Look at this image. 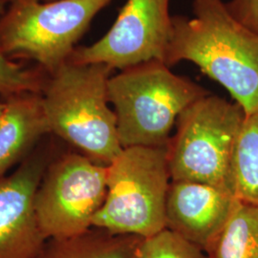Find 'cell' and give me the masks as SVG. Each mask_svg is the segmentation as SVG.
<instances>
[{
  "label": "cell",
  "mask_w": 258,
  "mask_h": 258,
  "mask_svg": "<svg viewBox=\"0 0 258 258\" xmlns=\"http://www.w3.org/2000/svg\"><path fill=\"white\" fill-rule=\"evenodd\" d=\"M107 166L82 153L51 160L37 187L34 209L47 240L64 239L93 228L106 196Z\"/></svg>",
  "instance_id": "7"
},
{
  "label": "cell",
  "mask_w": 258,
  "mask_h": 258,
  "mask_svg": "<svg viewBox=\"0 0 258 258\" xmlns=\"http://www.w3.org/2000/svg\"><path fill=\"white\" fill-rule=\"evenodd\" d=\"M41 1H54V0H41Z\"/></svg>",
  "instance_id": "19"
},
{
  "label": "cell",
  "mask_w": 258,
  "mask_h": 258,
  "mask_svg": "<svg viewBox=\"0 0 258 258\" xmlns=\"http://www.w3.org/2000/svg\"><path fill=\"white\" fill-rule=\"evenodd\" d=\"M112 71L104 64L68 60L47 75L40 93L50 133L103 166L122 150L108 99Z\"/></svg>",
  "instance_id": "2"
},
{
  "label": "cell",
  "mask_w": 258,
  "mask_h": 258,
  "mask_svg": "<svg viewBox=\"0 0 258 258\" xmlns=\"http://www.w3.org/2000/svg\"><path fill=\"white\" fill-rule=\"evenodd\" d=\"M170 183L166 148H122L107 166L106 196L93 228L141 238L163 231Z\"/></svg>",
  "instance_id": "5"
},
{
  "label": "cell",
  "mask_w": 258,
  "mask_h": 258,
  "mask_svg": "<svg viewBox=\"0 0 258 258\" xmlns=\"http://www.w3.org/2000/svg\"><path fill=\"white\" fill-rule=\"evenodd\" d=\"M245 116L236 102L211 94L189 105L166 145L171 181L231 188V161Z\"/></svg>",
  "instance_id": "6"
},
{
  "label": "cell",
  "mask_w": 258,
  "mask_h": 258,
  "mask_svg": "<svg viewBox=\"0 0 258 258\" xmlns=\"http://www.w3.org/2000/svg\"><path fill=\"white\" fill-rule=\"evenodd\" d=\"M141 240L91 228L73 237L47 240L37 258H136Z\"/></svg>",
  "instance_id": "12"
},
{
  "label": "cell",
  "mask_w": 258,
  "mask_h": 258,
  "mask_svg": "<svg viewBox=\"0 0 258 258\" xmlns=\"http://www.w3.org/2000/svg\"><path fill=\"white\" fill-rule=\"evenodd\" d=\"M209 94L159 59L111 76L108 99L116 114L121 147L166 148L179 116Z\"/></svg>",
  "instance_id": "3"
},
{
  "label": "cell",
  "mask_w": 258,
  "mask_h": 258,
  "mask_svg": "<svg viewBox=\"0 0 258 258\" xmlns=\"http://www.w3.org/2000/svg\"><path fill=\"white\" fill-rule=\"evenodd\" d=\"M192 18L173 17L165 62L196 65L230 93L246 115L258 112V35L223 0H192Z\"/></svg>",
  "instance_id": "1"
},
{
  "label": "cell",
  "mask_w": 258,
  "mask_h": 258,
  "mask_svg": "<svg viewBox=\"0 0 258 258\" xmlns=\"http://www.w3.org/2000/svg\"><path fill=\"white\" fill-rule=\"evenodd\" d=\"M47 148L32 152L10 175L0 177V258H37L47 239L34 198L50 164Z\"/></svg>",
  "instance_id": "9"
},
{
  "label": "cell",
  "mask_w": 258,
  "mask_h": 258,
  "mask_svg": "<svg viewBox=\"0 0 258 258\" xmlns=\"http://www.w3.org/2000/svg\"><path fill=\"white\" fill-rule=\"evenodd\" d=\"M113 0H9L0 16V52L35 61L47 75L67 62L95 17Z\"/></svg>",
  "instance_id": "4"
},
{
  "label": "cell",
  "mask_w": 258,
  "mask_h": 258,
  "mask_svg": "<svg viewBox=\"0 0 258 258\" xmlns=\"http://www.w3.org/2000/svg\"><path fill=\"white\" fill-rule=\"evenodd\" d=\"M230 185L243 203L258 206V112L246 115L235 143Z\"/></svg>",
  "instance_id": "14"
},
{
  "label": "cell",
  "mask_w": 258,
  "mask_h": 258,
  "mask_svg": "<svg viewBox=\"0 0 258 258\" xmlns=\"http://www.w3.org/2000/svg\"><path fill=\"white\" fill-rule=\"evenodd\" d=\"M50 133L40 93L5 99L0 117V177L32 154L38 141Z\"/></svg>",
  "instance_id": "11"
},
{
  "label": "cell",
  "mask_w": 258,
  "mask_h": 258,
  "mask_svg": "<svg viewBox=\"0 0 258 258\" xmlns=\"http://www.w3.org/2000/svg\"><path fill=\"white\" fill-rule=\"evenodd\" d=\"M170 0H127L109 31L88 46L77 47L69 60L123 70L152 59L165 62L173 17Z\"/></svg>",
  "instance_id": "8"
},
{
  "label": "cell",
  "mask_w": 258,
  "mask_h": 258,
  "mask_svg": "<svg viewBox=\"0 0 258 258\" xmlns=\"http://www.w3.org/2000/svg\"><path fill=\"white\" fill-rule=\"evenodd\" d=\"M4 108H5V102H0V117H1L2 114H3Z\"/></svg>",
  "instance_id": "18"
},
{
  "label": "cell",
  "mask_w": 258,
  "mask_h": 258,
  "mask_svg": "<svg viewBox=\"0 0 258 258\" xmlns=\"http://www.w3.org/2000/svg\"><path fill=\"white\" fill-rule=\"evenodd\" d=\"M9 0H0V16ZM47 74L41 69H29L0 52V95L7 99L23 93H41Z\"/></svg>",
  "instance_id": "15"
},
{
  "label": "cell",
  "mask_w": 258,
  "mask_h": 258,
  "mask_svg": "<svg viewBox=\"0 0 258 258\" xmlns=\"http://www.w3.org/2000/svg\"><path fill=\"white\" fill-rule=\"evenodd\" d=\"M205 251L207 258H258V206L238 200L227 225Z\"/></svg>",
  "instance_id": "13"
},
{
  "label": "cell",
  "mask_w": 258,
  "mask_h": 258,
  "mask_svg": "<svg viewBox=\"0 0 258 258\" xmlns=\"http://www.w3.org/2000/svg\"><path fill=\"white\" fill-rule=\"evenodd\" d=\"M226 6L232 17L258 35V0H230Z\"/></svg>",
  "instance_id": "17"
},
{
  "label": "cell",
  "mask_w": 258,
  "mask_h": 258,
  "mask_svg": "<svg viewBox=\"0 0 258 258\" xmlns=\"http://www.w3.org/2000/svg\"><path fill=\"white\" fill-rule=\"evenodd\" d=\"M238 199L231 188L171 181L166 207V228L206 250L231 218Z\"/></svg>",
  "instance_id": "10"
},
{
  "label": "cell",
  "mask_w": 258,
  "mask_h": 258,
  "mask_svg": "<svg viewBox=\"0 0 258 258\" xmlns=\"http://www.w3.org/2000/svg\"><path fill=\"white\" fill-rule=\"evenodd\" d=\"M136 258H207L206 251L168 229L142 238Z\"/></svg>",
  "instance_id": "16"
}]
</instances>
